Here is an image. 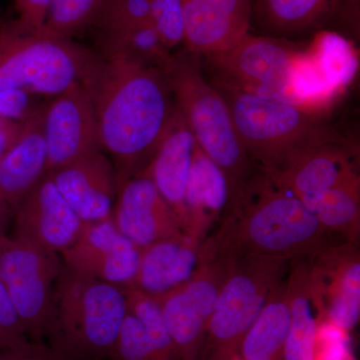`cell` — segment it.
Returning a JSON list of instances; mask_svg holds the SVG:
<instances>
[{"mask_svg":"<svg viewBox=\"0 0 360 360\" xmlns=\"http://www.w3.org/2000/svg\"><path fill=\"white\" fill-rule=\"evenodd\" d=\"M331 236L297 196L255 168L206 240L225 257L293 262L333 245Z\"/></svg>","mask_w":360,"mask_h":360,"instance_id":"cell-2","label":"cell"},{"mask_svg":"<svg viewBox=\"0 0 360 360\" xmlns=\"http://www.w3.org/2000/svg\"><path fill=\"white\" fill-rule=\"evenodd\" d=\"M11 207L4 198L0 195V238L6 236L7 225L11 217Z\"/></svg>","mask_w":360,"mask_h":360,"instance_id":"cell-38","label":"cell"},{"mask_svg":"<svg viewBox=\"0 0 360 360\" xmlns=\"http://www.w3.org/2000/svg\"><path fill=\"white\" fill-rule=\"evenodd\" d=\"M212 255L207 240L195 243L181 236L158 241L141 250L132 288L151 297L167 295L195 276Z\"/></svg>","mask_w":360,"mask_h":360,"instance_id":"cell-19","label":"cell"},{"mask_svg":"<svg viewBox=\"0 0 360 360\" xmlns=\"http://www.w3.org/2000/svg\"><path fill=\"white\" fill-rule=\"evenodd\" d=\"M231 200V187L226 175L196 144L184 198L187 238L195 243L210 238Z\"/></svg>","mask_w":360,"mask_h":360,"instance_id":"cell-20","label":"cell"},{"mask_svg":"<svg viewBox=\"0 0 360 360\" xmlns=\"http://www.w3.org/2000/svg\"><path fill=\"white\" fill-rule=\"evenodd\" d=\"M146 22H150L149 0H106L94 25L101 34H112Z\"/></svg>","mask_w":360,"mask_h":360,"instance_id":"cell-29","label":"cell"},{"mask_svg":"<svg viewBox=\"0 0 360 360\" xmlns=\"http://www.w3.org/2000/svg\"><path fill=\"white\" fill-rule=\"evenodd\" d=\"M13 210L14 238L58 255L77 240L84 226L47 174Z\"/></svg>","mask_w":360,"mask_h":360,"instance_id":"cell-13","label":"cell"},{"mask_svg":"<svg viewBox=\"0 0 360 360\" xmlns=\"http://www.w3.org/2000/svg\"><path fill=\"white\" fill-rule=\"evenodd\" d=\"M163 71L196 143L226 175L233 198L255 167L241 143L224 97L206 78L200 56L186 51L174 54Z\"/></svg>","mask_w":360,"mask_h":360,"instance_id":"cell-5","label":"cell"},{"mask_svg":"<svg viewBox=\"0 0 360 360\" xmlns=\"http://www.w3.org/2000/svg\"><path fill=\"white\" fill-rule=\"evenodd\" d=\"M110 360H158L141 322L127 310Z\"/></svg>","mask_w":360,"mask_h":360,"instance_id":"cell-31","label":"cell"},{"mask_svg":"<svg viewBox=\"0 0 360 360\" xmlns=\"http://www.w3.org/2000/svg\"><path fill=\"white\" fill-rule=\"evenodd\" d=\"M106 0H51L42 32L71 39L94 25Z\"/></svg>","mask_w":360,"mask_h":360,"instance_id":"cell-28","label":"cell"},{"mask_svg":"<svg viewBox=\"0 0 360 360\" xmlns=\"http://www.w3.org/2000/svg\"><path fill=\"white\" fill-rule=\"evenodd\" d=\"M47 174L84 224L112 217L117 174L103 150L82 156Z\"/></svg>","mask_w":360,"mask_h":360,"instance_id":"cell-16","label":"cell"},{"mask_svg":"<svg viewBox=\"0 0 360 360\" xmlns=\"http://www.w3.org/2000/svg\"><path fill=\"white\" fill-rule=\"evenodd\" d=\"M11 297L0 281V352L32 347Z\"/></svg>","mask_w":360,"mask_h":360,"instance_id":"cell-33","label":"cell"},{"mask_svg":"<svg viewBox=\"0 0 360 360\" xmlns=\"http://www.w3.org/2000/svg\"><path fill=\"white\" fill-rule=\"evenodd\" d=\"M359 162L355 149L341 139L303 149L266 174L279 186L302 198L360 176Z\"/></svg>","mask_w":360,"mask_h":360,"instance_id":"cell-17","label":"cell"},{"mask_svg":"<svg viewBox=\"0 0 360 360\" xmlns=\"http://www.w3.org/2000/svg\"><path fill=\"white\" fill-rule=\"evenodd\" d=\"M99 46L103 58L162 70L174 56L151 22L122 32L101 34Z\"/></svg>","mask_w":360,"mask_h":360,"instance_id":"cell-27","label":"cell"},{"mask_svg":"<svg viewBox=\"0 0 360 360\" xmlns=\"http://www.w3.org/2000/svg\"><path fill=\"white\" fill-rule=\"evenodd\" d=\"M49 1L51 0H15L16 23L26 32H42Z\"/></svg>","mask_w":360,"mask_h":360,"instance_id":"cell-35","label":"cell"},{"mask_svg":"<svg viewBox=\"0 0 360 360\" xmlns=\"http://www.w3.org/2000/svg\"><path fill=\"white\" fill-rule=\"evenodd\" d=\"M94 59L72 39L26 32L0 16V91L58 96L84 82Z\"/></svg>","mask_w":360,"mask_h":360,"instance_id":"cell-6","label":"cell"},{"mask_svg":"<svg viewBox=\"0 0 360 360\" xmlns=\"http://www.w3.org/2000/svg\"><path fill=\"white\" fill-rule=\"evenodd\" d=\"M63 265L58 253L7 234L0 238V281L34 345H46L52 291Z\"/></svg>","mask_w":360,"mask_h":360,"instance_id":"cell-9","label":"cell"},{"mask_svg":"<svg viewBox=\"0 0 360 360\" xmlns=\"http://www.w3.org/2000/svg\"><path fill=\"white\" fill-rule=\"evenodd\" d=\"M349 333L319 316L314 360H355L350 349Z\"/></svg>","mask_w":360,"mask_h":360,"instance_id":"cell-32","label":"cell"},{"mask_svg":"<svg viewBox=\"0 0 360 360\" xmlns=\"http://www.w3.org/2000/svg\"><path fill=\"white\" fill-rule=\"evenodd\" d=\"M290 322L288 274L274 286L264 309L246 333L238 356L243 360H283Z\"/></svg>","mask_w":360,"mask_h":360,"instance_id":"cell-24","label":"cell"},{"mask_svg":"<svg viewBox=\"0 0 360 360\" xmlns=\"http://www.w3.org/2000/svg\"><path fill=\"white\" fill-rule=\"evenodd\" d=\"M302 53L283 40L248 33L231 49L201 59L213 85L290 103L291 78Z\"/></svg>","mask_w":360,"mask_h":360,"instance_id":"cell-8","label":"cell"},{"mask_svg":"<svg viewBox=\"0 0 360 360\" xmlns=\"http://www.w3.org/2000/svg\"><path fill=\"white\" fill-rule=\"evenodd\" d=\"M82 85L94 101L101 149L118 184L141 174L175 110L165 71L96 56Z\"/></svg>","mask_w":360,"mask_h":360,"instance_id":"cell-1","label":"cell"},{"mask_svg":"<svg viewBox=\"0 0 360 360\" xmlns=\"http://www.w3.org/2000/svg\"><path fill=\"white\" fill-rule=\"evenodd\" d=\"M233 258L213 251L198 274L167 295L153 297L179 360H198L206 329Z\"/></svg>","mask_w":360,"mask_h":360,"instance_id":"cell-10","label":"cell"},{"mask_svg":"<svg viewBox=\"0 0 360 360\" xmlns=\"http://www.w3.org/2000/svg\"><path fill=\"white\" fill-rule=\"evenodd\" d=\"M0 360H63L47 345H32L18 350L0 352Z\"/></svg>","mask_w":360,"mask_h":360,"instance_id":"cell-36","label":"cell"},{"mask_svg":"<svg viewBox=\"0 0 360 360\" xmlns=\"http://www.w3.org/2000/svg\"><path fill=\"white\" fill-rule=\"evenodd\" d=\"M111 219L118 231L141 250L158 241L186 236L153 180L141 174L118 184Z\"/></svg>","mask_w":360,"mask_h":360,"instance_id":"cell-15","label":"cell"},{"mask_svg":"<svg viewBox=\"0 0 360 360\" xmlns=\"http://www.w3.org/2000/svg\"><path fill=\"white\" fill-rule=\"evenodd\" d=\"M127 310V288L63 264L52 291L45 345L63 360L110 359Z\"/></svg>","mask_w":360,"mask_h":360,"instance_id":"cell-3","label":"cell"},{"mask_svg":"<svg viewBox=\"0 0 360 360\" xmlns=\"http://www.w3.org/2000/svg\"><path fill=\"white\" fill-rule=\"evenodd\" d=\"M37 96L22 91H0V117L25 122L39 108Z\"/></svg>","mask_w":360,"mask_h":360,"instance_id":"cell-34","label":"cell"},{"mask_svg":"<svg viewBox=\"0 0 360 360\" xmlns=\"http://www.w3.org/2000/svg\"><path fill=\"white\" fill-rule=\"evenodd\" d=\"M253 0H186L184 51L205 56L231 49L250 33Z\"/></svg>","mask_w":360,"mask_h":360,"instance_id":"cell-18","label":"cell"},{"mask_svg":"<svg viewBox=\"0 0 360 360\" xmlns=\"http://www.w3.org/2000/svg\"><path fill=\"white\" fill-rule=\"evenodd\" d=\"M46 174L89 153L103 150L94 101L82 84H75L44 105Z\"/></svg>","mask_w":360,"mask_h":360,"instance_id":"cell-11","label":"cell"},{"mask_svg":"<svg viewBox=\"0 0 360 360\" xmlns=\"http://www.w3.org/2000/svg\"><path fill=\"white\" fill-rule=\"evenodd\" d=\"M23 122H14L0 117V158L13 143Z\"/></svg>","mask_w":360,"mask_h":360,"instance_id":"cell-37","label":"cell"},{"mask_svg":"<svg viewBox=\"0 0 360 360\" xmlns=\"http://www.w3.org/2000/svg\"><path fill=\"white\" fill-rule=\"evenodd\" d=\"M278 258H233L206 329L198 360H232L270 293L290 271Z\"/></svg>","mask_w":360,"mask_h":360,"instance_id":"cell-7","label":"cell"},{"mask_svg":"<svg viewBox=\"0 0 360 360\" xmlns=\"http://www.w3.org/2000/svg\"><path fill=\"white\" fill-rule=\"evenodd\" d=\"M141 250L108 219L84 224L77 240L59 255L71 271L130 288L139 270Z\"/></svg>","mask_w":360,"mask_h":360,"instance_id":"cell-12","label":"cell"},{"mask_svg":"<svg viewBox=\"0 0 360 360\" xmlns=\"http://www.w3.org/2000/svg\"><path fill=\"white\" fill-rule=\"evenodd\" d=\"M196 141L176 104L169 124L148 167L141 172L158 187L184 232V198Z\"/></svg>","mask_w":360,"mask_h":360,"instance_id":"cell-21","label":"cell"},{"mask_svg":"<svg viewBox=\"0 0 360 360\" xmlns=\"http://www.w3.org/2000/svg\"><path fill=\"white\" fill-rule=\"evenodd\" d=\"M46 170L44 105H40L22 122L13 143L0 158V195L13 210Z\"/></svg>","mask_w":360,"mask_h":360,"instance_id":"cell-22","label":"cell"},{"mask_svg":"<svg viewBox=\"0 0 360 360\" xmlns=\"http://www.w3.org/2000/svg\"><path fill=\"white\" fill-rule=\"evenodd\" d=\"M251 162L265 174L303 149L343 139L314 110L288 101L217 86Z\"/></svg>","mask_w":360,"mask_h":360,"instance_id":"cell-4","label":"cell"},{"mask_svg":"<svg viewBox=\"0 0 360 360\" xmlns=\"http://www.w3.org/2000/svg\"><path fill=\"white\" fill-rule=\"evenodd\" d=\"M341 0H253L252 18L271 34H293L324 23Z\"/></svg>","mask_w":360,"mask_h":360,"instance_id":"cell-25","label":"cell"},{"mask_svg":"<svg viewBox=\"0 0 360 360\" xmlns=\"http://www.w3.org/2000/svg\"><path fill=\"white\" fill-rule=\"evenodd\" d=\"M300 200L326 231L341 236L345 243L359 245L360 176Z\"/></svg>","mask_w":360,"mask_h":360,"instance_id":"cell-26","label":"cell"},{"mask_svg":"<svg viewBox=\"0 0 360 360\" xmlns=\"http://www.w3.org/2000/svg\"><path fill=\"white\" fill-rule=\"evenodd\" d=\"M288 288L291 322L283 360H314L321 307L310 276V258L291 262Z\"/></svg>","mask_w":360,"mask_h":360,"instance_id":"cell-23","label":"cell"},{"mask_svg":"<svg viewBox=\"0 0 360 360\" xmlns=\"http://www.w3.org/2000/svg\"><path fill=\"white\" fill-rule=\"evenodd\" d=\"M310 276L321 316L349 333L360 316L359 245H331L310 258Z\"/></svg>","mask_w":360,"mask_h":360,"instance_id":"cell-14","label":"cell"},{"mask_svg":"<svg viewBox=\"0 0 360 360\" xmlns=\"http://www.w3.org/2000/svg\"><path fill=\"white\" fill-rule=\"evenodd\" d=\"M232 360H243V359H241L240 357H239L238 355V356L234 357V359H232Z\"/></svg>","mask_w":360,"mask_h":360,"instance_id":"cell-39","label":"cell"},{"mask_svg":"<svg viewBox=\"0 0 360 360\" xmlns=\"http://www.w3.org/2000/svg\"><path fill=\"white\" fill-rule=\"evenodd\" d=\"M186 0H149L150 22L170 51L184 44Z\"/></svg>","mask_w":360,"mask_h":360,"instance_id":"cell-30","label":"cell"}]
</instances>
